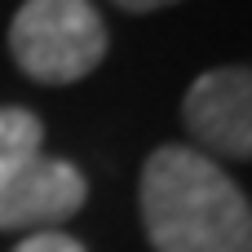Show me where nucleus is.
<instances>
[{
	"label": "nucleus",
	"instance_id": "obj_1",
	"mask_svg": "<svg viewBox=\"0 0 252 252\" xmlns=\"http://www.w3.org/2000/svg\"><path fill=\"white\" fill-rule=\"evenodd\" d=\"M137 204L155 252H252L248 195L217 159L190 146L146 155Z\"/></svg>",
	"mask_w": 252,
	"mask_h": 252
},
{
	"label": "nucleus",
	"instance_id": "obj_2",
	"mask_svg": "<svg viewBox=\"0 0 252 252\" xmlns=\"http://www.w3.org/2000/svg\"><path fill=\"white\" fill-rule=\"evenodd\" d=\"M9 58L35 84H75L106 58L93 0H22L9 22Z\"/></svg>",
	"mask_w": 252,
	"mask_h": 252
},
{
	"label": "nucleus",
	"instance_id": "obj_3",
	"mask_svg": "<svg viewBox=\"0 0 252 252\" xmlns=\"http://www.w3.org/2000/svg\"><path fill=\"white\" fill-rule=\"evenodd\" d=\"M89 199V182L71 159L31 155L0 173V235H40L75 217Z\"/></svg>",
	"mask_w": 252,
	"mask_h": 252
},
{
	"label": "nucleus",
	"instance_id": "obj_4",
	"mask_svg": "<svg viewBox=\"0 0 252 252\" xmlns=\"http://www.w3.org/2000/svg\"><path fill=\"white\" fill-rule=\"evenodd\" d=\"M182 124L190 133V151L252 159V75L248 66H217L204 71L182 102Z\"/></svg>",
	"mask_w": 252,
	"mask_h": 252
},
{
	"label": "nucleus",
	"instance_id": "obj_5",
	"mask_svg": "<svg viewBox=\"0 0 252 252\" xmlns=\"http://www.w3.org/2000/svg\"><path fill=\"white\" fill-rule=\"evenodd\" d=\"M44 151V124L27 106H0V173Z\"/></svg>",
	"mask_w": 252,
	"mask_h": 252
},
{
	"label": "nucleus",
	"instance_id": "obj_6",
	"mask_svg": "<svg viewBox=\"0 0 252 252\" xmlns=\"http://www.w3.org/2000/svg\"><path fill=\"white\" fill-rule=\"evenodd\" d=\"M13 252H89V248L66 230H40V235H22Z\"/></svg>",
	"mask_w": 252,
	"mask_h": 252
},
{
	"label": "nucleus",
	"instance_id": "obj_7",
	"mask_svg": "<svg viewBox=\"0 0 252 252\" xmlns=\"http://www.w3.org/2000/svg\"><path fill=\"white\" fill-rule=\"evenodd\" d=\"M124 13H155V9H168V4H177V0H115Z\"/></svg>",
	"mask_w": 252,
	"mask_h": 252
}]
</instances>
